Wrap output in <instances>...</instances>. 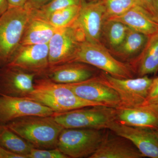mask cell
Segmentation results:
<instances>
[{
	"label": "cell",
	"instance_id": "e575fe53",
	"mask_svg": "<svg viewBox=\"0 0 158 158\" xmlns=\"http://www.w3.org/2000/svg\"><path fill=\"white\" fill-rule=\"evenodd\" d=\"M154 130L155 131L157 135L158 136V127H157Z\"/></svg>",
	"mask_w": 158,
	"mask_h": 158
},
{
	"label": "cell",
	"instance_id": "5b68a950",
	"mask_svg": "<svg viewBox=\"0 0 158 158\" xmlns=\"http://www.w3.org/2000/svg\"><path fill=\"white\" fill-rule=\"evenodd\" d=\"M107 129L63 128L57 148L68 158H89L98 149Z\"/></svg>",
	"mask_w": 158,
	"mask_h": 158
},
{
	"label": "cell",
	"instance_id": "e0dca14e",
	"mask_svg": "<svg viewBox=\"0 0 158 158\" xmlns=\"http://www.w3.org/2000/svg\"><path fill=\"white\" fill-rule=\"evenodd\" d=\"M115 121L130 126L155 130L158 127V106L143 104L116 108Z\"/></svg>",
	"mask_w": 158,
	"mask_h": 158
},
{
	"label": "cell",
	"instance_id": "d6986e66",
	"mask_svg": "<svg viewBox=\"0 0 158 158\" xmlns=\"http://www.w3.org/2000/svg\"><path fill=\"white\" fill-rule=\"evenodd\" d=\"M135 76H148L158 71V33L150 36L141 53L128 63Z\"/></svg>",
	"mask_w": 158,
	"mask_h": 158
},
{
	"label": "cell",
	"instance_id": "8992f818",
	"mask_svg": "<svg viewBox=\"0 0 158 158\" xmlns=\"http://www.w3.org/2000/svg\"><path fill=\"white\" fill-rule=\"evenodd\" d=\"M116 114V108L95 106L55 113L52 116L64 128L106 129L110 123L115 121Z\"/></svg>",
	"mask_w": 158,
	"mask_h": 158
},
{
	"label": "cell",
	"instance_id": "1f68e13d",
	"mask_svg": "<svg viewBox=\"0 0 158 158\" xmlns=\"http://www.w3.org/2000/svg\"><path fill=\"white\" fill-rule=\"evenodd\" d=\"M9 9L7 0H0V16L2 15Z\"/></svg>",
	"mask_w": 158,
	"mask_h": 158
},
{
	"label": "cell",
	"instance_id": "2e32d148",
	"mask_svg": "<svg viewBox=\"0 0 158 158\" xmlns=\"http://www.w3.org/2000/svg\"><path fill=\"white\" fill-rule=\"evenodd\" d=\"M135 145L127 138L107 129L98 149L89 158H142Z\"/></svg>",
	"mask_w": 158,
	"mask_h": 158
},
{
	"label": "cell",
	"instance_id": "8fae6325",
	"mask_svg": "<svg viewBox=\"0 0 158 158\" xmlns=\"http://www.w3.org/2000/svg\"><path fill=\"white\" fill-rule=\"evenodd\" d=\"M107 19L102 0L82 1L81 10L76 23L89 42L101 43L102 28Z\"/></svg>",
	"mask_w": 158,
	"mask_h": 158
},
{
	"label": "cell",
	"instance_id": "6da1fadb",
	"mask_svg": "<svg viewBox=\"0 0 158 158\" xmlns=\"http://www.w3.org/2000/svg\"><path fill=\"white\" fill-rule=\"evenodd\" d=\"M35 148H56L59 135L64 128L52 116H28L6 124Z\"/></svg>",
	"mask_w": 158,
	"mask_h": 158
},
{
	"label": "cell",
	"instance_id": "5bb4252c",
	"mask_svg": "<svg viewBox=\"0 0 158 158\" xmlns=\"http://www.w3.org/2000/svg\"><path fill=\"white\" fill-rule=\"evenodd\" d=\"M35 74L10 65L0 67V94L27 98L34 89Z\"/></svg>",
	"mask_w": 158,
	"mask_h": 158
},
{
	"label": "cell",
	"instance_id": "d4e9b609",
	"mask_svg": "<svg viewBox=\"0 0 158 158\" xmlns=\"http://www.w3.org/2000/svg\"><path fill=\"white\" fill-rule=\"evenodd\" d=\"M82 0H52L37 10H34L35 15L47 20L51 14L55 11L69 6L80 5Z\"/></svg>",
	"mask_w": 158,
	"mask_h": 158
},
{
	"label": "cell",
	"instance_id": "44dd1931",
	"mask_svg": "<svg viewBox=\"0 0 158 158\" xmlns=\"http://www.w3.org/2000/svg\"><path fill=\"white\" fill-rule=\"evenodd\" d=\"M57 29L48 21L35 15L34 10L25 29L20 45L48 44Z\"/></svg>",
	"mask_w": 158,
	"mask_h": 158
},
{
	"label": "cell",
	"instance_id": "ba28073f",
	"mask_svg": "<svg viewBox=\"0 0 158 158\" xmlns=\"http://www.w3.org/2000/svg\"><path fill=\"white\" fill-rule=\"evenodd\" d=\"M75 22L57 29L51 38L48 43L49 67L71 62L80 44L86 40Z\"/></svg>",
	"mask_w": 158,
	"mask_h": 158
},
{
	"label": "cell",
	"instance_id": "ac0fdd59",
	"mask_svg": "<svg viewBox=\"0 0 158 158\" xmlns=\"http://www.w3.org/2000/svg\"><path fill=\"white\" fill-rule=\"evenodd\" d=\"M123 23L130 28L151 36L158 33V22L148 11L136 5L124 14L110 18Z\"/></svg>",
	"mask_w": 158,
	"mask_h": 158
},
{
	"label": "cell",
	"instance_id": "7a4b0ae2",
	"mask_svg": "<svg viewBox=\"0 0 158 158\" xmlns=\"http://www.w3.org/2000/svg\"><path fill=\"white\" fill-rule=\"evenodd\" d=\"M27 98L50 108L56 113L101 106L81 98L65 84L56 83L45 77L34 80V90Z\"/></svg>",
	"mask_w": 158,
	"mask_h": 158
},
{
	"label": "cell",
	"instance_id": "3957f363",
	"mask_svg": "<svg viewBox=\"0 0 158 158\" xmlns=\"http://www.w3.org/2000/svg\"><path fill=\"white\" fill-rule=\"evenodd\" d=\"M34 11L25 6L9 8L0 16V67L9 64L19 47Z\"/></svg>",
	"mask_w": 158,
	"mask_h": 158
},
{
	"label": "cell",
	"instance_id": "f546056e",
	"mask_svg": "<svg viewBox=\"0 0 158 158\" xmlns=\"http://www.w3.org/2000/svg\"><path fill=\"white\" fill-rule=\"evenodd\" d=\"M136 1L138 5L147 10L153 16L152 6L153 0H136Z\"/></svg>",
	"mask_w": 158,
	"mask_h": 158
},
{
	"label": "cell",
	"instance_id": "7402d4cb",
	"mask_svg": "<svg viewBox=\"0 0 158 158\" xmlns=\"http://www.w3.org/2000/svg\"><path fill=\"white\" fill-rule=\"evenodd\" d=\"M128 29L123 23L107 19L102 28L101 43L109 51L114 50L124 40Z\"/></svg>",
	"mask_w": 158,
	"mask_h": 158
},
{
	"label": "cell",
	"instance_id": "52a82bcc",
	"mask_svg": "<svg viewBox=\"0 0 158 158\" xmlns=\"http://www.w3.org/2000/svg\"><path fill=\"white\" fill-rule=\"evenodd\" d=\"M98 77L116 91L122 107H132L143 105L153 78L148 76L132 78H118L101 71Z\"/></svg>",
	"mask_w": 158,
	"mask_h": 158
},
{
	"label": "cell",
	"instance_id": "7c38bea8",
	"mask_svg": "<svg viewBox=\"0 0 158 158\" xmlns=\"http://www.w3.org/2000/svg\"><path fill=\"white\" fill-rule=\"evenodd\" d=\"M65 85L77 96L85 100L116 109L122 107L116 91L101 81L98 76L84 81Z\"/></svg>",
	"mask_w": 158,
	"mask_h": 158
},
{
	"label": "cell",
	"instance_id": "603a6c76",
	"mask_svg": "<svg viewBox=\"0 0 158 158\" xmlns=\"http://www.w3.org/2000/svg\"><path fill=\"white\" fill-rule=\"evenodd\" d=\"M0 145L4 149L26 158L34 148L6 124H0Z\"/></svg>",
	"mask_w": 158,
	"mask_h": 158
},
{
	"label": "cell",
	"instance_id": "cb8c5ba5",
	"mask_svg": "<svg viewBox=\"0 0 158 158\" xmlns=\"http://www.w3.org/2000/svg\"><path fill=\"white\" fill-rule=\"evenodd\" d=\"M81 6V4L69 6L55 11L51 15L47 20L57 29L71 25L77 19Z\"/></svg>",
	"mask_w": 158,
	"mask_h": 158
},
{
	"label": "cell",
	"instance_id": "f1b7e54d",
	"mask_svg": "<svg viewBox=\"0 0 158 158\" xmlns=\"http://www.w3.org/2000/svg\"><path fill=\"white\" fill-rule=\"evenodd\" d=\"M52 0H28L25 6L32 10H37Z\"/></svg>",
	"mask_w": 158,
	"mask_h": 158
},
{
	"label": "cell",
	"instance_id": "9c48e42d",
	"mask_svg": "<svg viewBox=\"0 0 158 158\" xmlns=\"http://www.w3.org/2000/svg\"><path fill=\"white\" fill-rule=\"evenodd\" d=\"M54 113L50 108L31 99L0 94V124L23 116H52Z\"/></svg>",
	"mask_w": 158,
	"mask_h": 158
},
{
	"label": "cell",
	"instance_id": "484cf974",
	"mask_svg": "<svg viewBox=\"0 0 158 158\" xmlns=\"http://www.w3.org/2000/svg\"><path fill=\"white\" fill-rule=\"evenodd\" d=\"M106 9L107 19L124 14L136 5V0H102Z\"/></svg>",
	"mask_w": 158,
	"mask_h": 158
},
{
	"label": "cell",
	"instance_id": "ffe728a7",
	"mask_svg": "<svg viewBox=\"0 0 158 158\" xmlns=\"http://www.w3.org/2000/svg\"><path fill=\"white\" fill-rule=\"evenodd\" d=\"M149 37L128 27L124 40L117 48L110 51V52L118 60L129 63L141 53Z\"/></svg>",
	"mask_w": 158,
	"mask_h": 158
},
{
	"label": "cell",
	"instance_id": "277c9868",
	"mask_svg": "<svg viewBox=\"0 0 158 158\" xmlns=\"http://www.w3.org/2000/svg\"><path fill=\"white\" fill-rule=\"evenodd\" d=\"M83 62L118 78H132L135 75L129 64L115 58L100 44L87 40L80 44L71 62Z\"/></svg>",
	"mask_w": 158,
	"mask_h": 158
},
{
	"label": "cell",
	"instance_id": "4316f807",
	"mask_svg": "<svg viewBox=\"0 0 158 158\" xmlns=\"http://www.w3.org/2000/svg\"><path fill=\"white\" fill-rule=\"evenodd\" d=\"M27 158H68L58 148L42 149L34 148L27 156Z\"/></svg>",
	"mask_w": 158,
	"mask_h": 158
},
{
	"label": "cell",
	"instance_id": "836d02e7",
	"mask_svg": "<svg viewBox=\"0 0 158 158\" xmlns=\"http://www.w3.org/2000/svg\"><path fill=\"white\" fill-rule=\"evenodd\" d=\"M7 150L4 149L0 145V158H6Z\"/></svg>",
	"mask_w": 158,
	"mask_h": 158
},
{
	"label": "cell",
	"instance_id": "4fadbf2b",
	"mask_svg": "<svg viewBox=\"0 0 158 158\" xmlns=\"http://www.w3.org/2000/svg\"><path fill=\"white\" fill-rule=\"evenodd\" d=\"M107 129L129 140L143 157L158 158V136L154 130L130 126L116 121L110 123Z\"/></svg>",
	"mask_w": 158,
	"mask_h": 158
},
{
	"label": "cell",
	"instance_id": "83f0119b",
	"mask_svg": "<svg viewBox=\"0 0 158 158\" xmlns=\"http://www.w3.org/2000/svg\"><path fill=\"white\" fill-rule=\"evenodd\" d=\"M144 104L158 106V77L154 78Z\"/></svg>",
	"mask_w": 158,
	"mask_h": 158
},
{
	"label": "cell",
	"instance_id": "d590c367",
	"mask_svg": "<svg viewBox=\"0 0 158 158\" xmlns=\"http://www.w3.org/2000/svg\"><path fill=\"white\" fill-rule=\"evenodd\" d=\"M82 1H86V2H89V1H93V0H82Z\"/></svg>",
	"mask_w": 158,
	"mask_h": 158
},
{
	"label": "cell",
	"instance_id": "4dcf8cb0",
	"mask_svg": "<svg viewBox=\"0 0 158 158\" xmlns=\"http://www.w3.org/2000/svg\"><path fill=\"white\" fill-rule=\"evenodd\" d=\"M9 8H19L25 6L28 0H7Z\"/></svg>",
	"mask_w": 158,
	"mask_h": 158
},
{
	"label": "cell",
	"instance_id": "9a60e30c",
	"mask_svg": "<svg viewBox=\"0 0 158 158\" xmlns=\"http://www.w3.org/2000/svg\"><path fill=\"white\" fill-rule=\"evenodd\" d=\"M101 71L86 63L73 62L49 67L44 77L59 84H73L95 77Z\"/></svg>",
	"mask_w": 158,
	"mask_h": 158
},
{
	"label": "cell",
	"instance_id": "30bf717a",
	"mask_svg": "<svg viewBox=\"0 0 158 158\" xmlns=\"http://www.w3.org/2000/svg\"><path fill=\"white\" fill-rule=\"evenodd\" d=\"M48 44L19 46L8 65L44 77L49 68Z\"/></svg>",
	"mask_w": 158,
	"mask_h": 158
},
{
	"label": "cell",
	"instance_id": "d6a6232c",
	"mask_svg": "<svg viewBox=\"0 0 158 158\" xmlns=\"http://www.w3.org/2000/svg\"><path fill=\"white\" fill-rule=\"evenodd\" d=\"M152 6L153 15L158 22V0H153Z\"/></svg>",
	"mask_w": 158,
	"mask_h": 158
}]
</instances>
